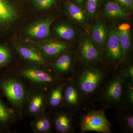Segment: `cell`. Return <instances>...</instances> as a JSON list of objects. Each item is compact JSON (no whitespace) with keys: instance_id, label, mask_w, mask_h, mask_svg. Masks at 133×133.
<instances>
[{"instance_id":"obj_1","label":"cell","mask_w":133,"mask_h":133,"mask_svg":"<svg viewBox=\"0 0 133 133\" xmlns=\"http://www.w3.org/2000/svg\"><path fill=\"white\" fill-rule=\"evenodd\" d=\"M85 65L79 70L74 71L71 79L85 102L90 103L109 72L97 65Z\"/></svg>"},{"instance_id":"obj_2","label":"cell","mask_w":133,"mask_h":133,"mask_svg":"<svg viewBox=\"0 0 133 133\" xmlns=\"http://www.w3.org/2000/svg\"><path fill=\"white\" fill-rule=\"evenodd\" d=\"M112 72H108L94 99L101 104L104 110L122 107L125 77L119 67Z\"/></svg>"},{"instance_id":"obj_3","label":"cell","mask_w":133,"mask_h":133,"mask_svg":"<svg viewBox=\"0 0 133 133\" xmlns=\"http://www.w3.org/2000/svg\"><path fill=\"white\" fill-rule=\"evenodd\" d=\"M104 110H91L84 115L79 125L81 132L95 131L98 133H112L111 124L105 115Z\"/></svg>"},{"instance_id":"obj_4","label":"cell","mask_w":133,"mask_h":133,"mask_svg":"<svg viewBox=\"0 0 133 133\" xmlns=\"http://www.w3.org/2000/svg\"><path fill=\"white\" fill-rule=\"evenodd\" d=\"M0 88L14 107L17 109L22 108L26 98V91L21 81L12 78L3 79L0 81Z\"/></svg>"},{"instance_id":"obj_5","label":"cell","mask_w":133,"mask_h":133,"mask_svg":"<svg viewBox=\"0 0 133 133\" xmlns=\"http://www.w3.org/2000/svg\"><path fill=\"white\" fill-rule=\"evenodd\" d=\"M102 55L108 62L113 65L115 70L123 61V53L119 41L116 28L111 26L102 50Z\"/></svg>"},{"instance_id":"obj_6","label":"cell","mask_w":133,"mask_h":133,"mask_svg":"<svg viewBox=\"0 0 133 133\" xmlns=\"http://www.w3.org/2000/svg\"><path fill=\"white\" fill-rule=\"evenodd\" d=\"M78 54L81 62L86 65H98L102 60V51L88 36L80 41Z\"/></svg>"},{"instance_id":"obj_7","label":"cell","mask_w":133,"mask_h":133,"mask_svg":"<svg viewBox=\"0 0 133 133\" xmlns=\"http://www.w3.org/2000/svg\"><path fill=\"white\" fill-rule=\"evenodd\" d=\"M21 73L24 77L34 83L51 87L62 81L71 79L63 78L55 71L50 72L34 67L25 68L22 71Z\"/></svg>"},{"instance_id":"obj_8","label":"cell","mask_w":133,"mask_h":133,"mask_svg":"<svg viewBox=\"0 0 133 133\" xmlns=\"http://www.w3.org/2000/svg\"><path fill=\"white\" fill-rule=\"evenodd\" d=\"M69 111L77 114L85 103L72 79L68 81L63 92V103Z\"/></svg>"},{"instance_id":"obj_9","label":"cell","mask_w":133,"mask_h":133,"mask_svg":"<svg viewBox=\"0 0 133 133\" xmlns=\"http://www.w3.org/2000/svg\"><path fill=\"white\" fill-rule=\"evenodd\" d=\"M75 55L73 51L68 50L60 54L52 63L53 70L61 77L70 76L71 78L74 69Z\"/></svg>"},{"instance_id":"obj_10","label":"cell","mask_w":133,"mask_h":133,"mask_svg":"<svg viewBox=\"0 0 133 133\" xmlns=\"http://www.w3.org/2000/svg\"><path fill=\"white\" fill-rule=\"evenodd\" d=\"M55 20V17L50 16L37 20L27 28L26 34L31 38L37 39L46 38L50 34L51 26Z\"/></svg>"},{"instance_id":"obj_11","label":"cell","mask_w":133,"mask_h":133,"mask_svg":"<svg viewBox=\"0 0 133 133\" xmlns=\"http://www.w3.org/2000/svg\"><path fill=\"white\" fill-rule=\"evenodd\" d=\"M17 8L8 0H0V27L7 28L18 18Z\"/></svg>"},{"instance_id":"obj_12","label":"cell","mask_w":133,"mask_h":133,"mask_svg":"<svg viewBox=\"0 0 133 133\" xmlns=\"http://www.w3.org/2000/svg\"><path fill=\"white\" fill-rule=\"evenodd\" d=\"M39 48L44 57L54 58L68 50L69 45L62 41L50 39L41 44Z\"/></svg>"},{"instance_id":"obj_13","label":"cell","mask_w":133,"mask_h":133,"mask_svg":"<svg viewBox=\"0 0 133 133\" xmlns=\"http://www.w3.org/2000/svg\"><path fill=\"white\" fill-rule=\"evenodd\" d=\"M102 13L104 17L112 19H124L130 15L128 10L112 0L105 3Z\"/></svg>"},{"instance_id":"obj_14","label":"cell","mask_w":133,"mask_h":133,"mask_svg":"<svg viewBox=\"0 0 133 133\" xmlns=\"http://www.w3.org/2000/svg\"><path fill=\"white\" fill-rule=\"evenodd\" d=\"M16 50L23 58L34 63L44 64L45 60L39 50L33 46L23 44H18L16 46Z\"/></svg>"},{"instance_id":"obj_15","label":"cell","mask_w":133,"mask_h":133,"mask_svg":"<svg viewBox=\"0 0 133 133\" xmlns=\"http://www.w3.org/2000/svg\"><path fill=\"white\" fill-rule=\"evenodd\" d=\"M108 31L106 24L104 22L100 20L95 22L91 28L90 37L102 52L107 37Z\"/></svg>"},{"instance_id":"obj_16","label":"cell","mask_w":133,"mask_h":133,"mask_svg":"<svg viewBox=\"0 0 133 133\" xmlns=\"http://www.w3.org/2000/svg\"><path fill=\"white\" fill-rule=\"evenodd\" d=\"M65 10L69 18L74 23L84 26L87 21L88 17L85 10L74 2H67L65 4Z\"/></svg>"},{"instance_id":"obj_17","label":"cell","mask_w":133,"mask_h":133,"mask_svg":"<svg viewBox=\"0 0 133 133\" xmlns=\"http://www.w3.org/2000/svg\"><path fill=\"white\" fill-rule=\"evenodd\" d=\"M73 115L76 116V115L69 111L66 112L59 113L56 116L55 125L57 132L66 133L74 131Z\"/></svg>"},{"instance_id":"obj_18","label":"cell","mask_w":133,"mask_h":133,"mask_svg":"<svg viewBox=\"0 0 133 133\" xmlns=\"http://www.w3.org/2000/svg\"><path fill=\"white\" fill-rule=\"evenodd\" d=\"M117 121L122 131L133 132V109L122 107L117 109Z\"/></svg>"},{"instance_id":"obj_19","label":"cell","mask_w":133,"mask_h":133,"mask_svg":"<svg viewBox=\"0 0 133 133\" xmlns=\"http://www.w3.org/2000/svg\"><path fill=\"white\" fill-rule=\"evenodd\" d=\"M70 79L62 81L51 87L48 100L49 104L52 108H57L63 104L64 89Z\"/></svg>"},{"instance_id":"obj_20","label":"cell","mask_w":133,"mask_h":133,"mask_svg":"<svg viewBox=\"0 0 133 133\" xmlns=\"http://www.w3.org/2000/svg\"><path fill=\"white\" fill-rule=\"evenodd\" d=\"M55 33L60 38L67 41H73L77 36V31L72 26L66 23H62L55 26Z\"/></svg>"},{"instance_id":"obj_21","label":"cell","mask_w":133,"mask_h":133,"mask_svg":"<svg viewBox=\"0 0 133 133\" xmlns=\"http://www.w3.org/2000/svg\"><path fill=\"white\" fill-rule=\"evenodd\" d=\"M131 30L125 31H120L117 29V34L123 53V61L122 62L125 60L131 50Z\"/></svg>"},{"instance_id":"obj_22","label":"cell","mask_w":133,"mask_h":133,"mask_svg":"<svg viewBox=\"0 0 133 133\" xmlns=\"http://www.w3.org/2000/svg\"><path fill=\"white\" fill-rule=\"evenodd\" d=\"M122 107L133 109V79H125Z\"/></svg>"},{"instance_id":"obj_23","label":"cell","mask_w":133,"mask_h":133,"mask_svg":"<svg viewBox=\"0 0 133 133\" xmlns=\"http://www.w3.org/2000/svg\"><path fill=\"white\" fill-rule=\"evenodd\" d=\"M44 102V97L42 94L38 93L33 95L29 103V111L31 114H38L43 108Z\"/></svg>"},{"instance_id":"obj_24","label":"cell","mask_w":133,"mask_h":133,"mask_svg":"<svg viewBox=\"0 0 133 133\" xmlns=\"http://www.w3.org/2000/svg\"><path fill=\"white\" fill-rule=\"evenodd\" d=\"M13 119L12 113L0 97V124L5 125Z\"/></svg>"},{"instance_id":"obj_25","label":"cell","mask_w":133,"mask_h":133,"mask_svg":"<svg viewBox=\"0 0 133 133\" xmlns=\"http://www.w3.org/2000/svg\"><path fill=\"white\" fill-rule=\"evenodd\" d=\"M85 11L88 18L95 16L98 10L101 0H85Z\"/></svg>"},{"instance_id":"obj_26","label":"cell","mask_w":133,"mask_h":133,"mask_svg":"<svg viewBox=\"0 0 133 133\" xmlns=\"http://www.w3.org/2000/svg\"><path fill=\"white\" fill-rule=\"evenodd\" d=\"M34 128L39 132H48L50 129L51 124L49 120L45 117L37 119L34 123Z\"/></svg>"},{"instance_id":"obj_27","label":"cell","mask_w":133,"mask_h":133,"mask_svg":"<svg viewBox=\"0 0 133 133\" xmlns=\"http://www.w3.org/2000/svg\"><path fill=\"white\" fill-rule=\"evenodd\" d=\"M12 57L11 52L8 48L0 45V68L9 63Z\"/></svg>"},{"instance_id":"obj_28","label":"cell","mask_w":133,"mask_h":133,"mask_svg":"<svg viewBox=\"0 0 133 133\" xmlns=\"http://www.w3.org/2000/svg\"><path fill=\"white\" fill-rule=\"evenodd\" d=\"M58 0H32L34 5L39 9H49L54 6Z\"/></svg>"},{"instance_id":"obj_29","label":"cell","mask_w":133,"mask_h":133,"mask_svg":"<svg viewBox=\"0 0 133 133\" xmlns=\"http://www.w3.org/2000/svg\"><path fill=\"white\" fill-rule=\"evenodd\" d=\"M125 79H133V65L132 64L119 68Z\"/></svg>"},{"instance_id":"obj_30","label":"cell","mask_w":133,"mask_h":133,"mask_svg":"<svg viewBox=\"0 0 133 133\" xmlns=\"http://www.w3.org/2000/svg\"><path fill=\"white\" fill-rule=\"evenodd\" d=\"M112 1L117 3L128 11L132 10L133 0H112Z\"/></svg>"},{"instance_id":"obj_31","label":"cell","mask_w":133,"mask_h":133,"mask_svg":"<svg viewBox=\"0 0 133 133\" xmlns=\"http://www.w3.org/2000/svg\"><path fill=\"white\" fill-rule=\"evenodd\" d=\"M116 29L120 31L129 30H131V26L128 23H123L119 25Z\"/></svg>"},{"instance_id":"obj_32","label":"cell","mask_w":133,"mask_h":133,"mask_svg":"<svg viewBox=\"0 0 133 133\" xmlns=\"http://www.w3.org/2000/svg\"><path fill=\"white\" fill-rule=\"evenodd\" d=\"M73 1L74 3L78 5L79 6L82 7L85 0H73Z\"/></svg>"}]
</instances>
